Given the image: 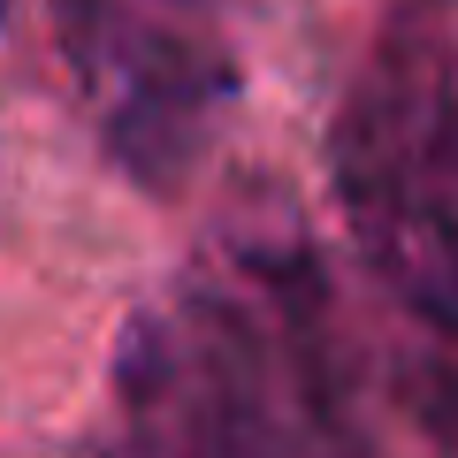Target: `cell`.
Instances as JSON below:
<instances>
[{"instance_id":"cell-2","label":"cell","mask_w":458,"mask_h":458,"mask_svg":"<svg viewBox=\"0 0 458 458\" xmlns=\"http://www.w3.org/2000/svg\"><path fill=\"white\" fill-rule=\"evenodd\" d=\"M207 107H214V84L199 77V54L176 38H146V54H131L123 92H114V153L146 183H168L191 161Z\"/></svg>"},{"instance_id":"cell-1","label":"cell","mask_w":458,"mask_h":458,"mask_svg":"<svg viewBox=\"0 0 458 458\" xmlns=\"http://www.w3.org/2000/svg\"><path fill=\"white\" fill-rule=\"evenodd\" d=\"M336 191L360 222V245L375 252V267L405 291L412 313H428L436 328L458 336V214L436 191H420L405 168V153L382 138L375 114H352V131L336 146Z\"/></svg>"},{"instance_id":"cell-3","label":"cell","mask_w":458,"mask_h":458,"mask_svg":"<svg viewBox=\"0 0 458 458\" xmlns=\"http://www.w3.org/2000/svg\"><path fill=\"white\" fill-rule=\"evenodd\" d=\"M0 16H8V0H0Z\"/></svg>"}]
</instances>
